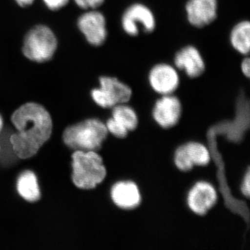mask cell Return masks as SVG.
Masks as SVG:
<instances>
[{
  "label": "cell",
  "instance_id": "10",
  "mask_svg": "<svg viewBox=\"0 0 250 250\" xmlns=\"http://www.w3.org/2000/svg\"><path fill=\"white\" fill-rule=\"evenodd\" d=\"M218 193L215 188L205 181H200L192 186L187 195V205L192 213L207 214L218 201Z\"/></svg>",
  "mask_w": 250,
  "mask_h": 250
},
{
  "label": "cell",
  "instance_id": "20",
  "mask_svg": "<svg viewBox=\"0 0 250 250\" xmlns=\"http://www.w3.org/2000/svg\"><path fill=\"white\" fill-rule=\"evenodd\" d=\"M77 6L83 9H96L104 3L105 0H75Z\"/></svg>",
  "mask_w": 250,
  "mask_h": 250
},
{
  "label": "cell",
  "instance_id": "24",
  "mask_svg": "<svg viewBox=\"0 0 250 250\" xmlns=\"http://www.w3.org/2000/svg\"><path fill=\"white\" fill-rule=\"evenodd\" d=\"M16 1L18 5L22 6V7H24V6H29V5L32 4L34 0H16Z\"/></svg>",
  "mask_w": 250,
  "mask_h": 250
},
{
  "label": "cell",
  "instance_id": "13",
  "mask_svg": "<svg viewBox=\"0 0 250 250\" xmlns=\"http://www.w3.org/2000/svg\"><path fill=\"white\" fill-rule=\"evenodd\" d=\"M110 196L113 203L121 209H134L141 202L139 187L132 181H120L113 184Z\"/></svg>",
  "mask_w": 250,
  "mask_h": 250
},
{
  "label": "cell",
  "instance_id": "12",
  "mask_svg": "<svg viewBox=\"0 0 250 250\" xmlns=\"http://www.w3.org/2000/svg\"><path fill=\"white\" fill-rule=\"evenodd\" d=\"M173 65L188 78L196 79L205 72L206 62L200 51L195 46L188 45L174 54Z\"/></svg>",
  "mask_w": 250,
  "mask_h": 250
},
{
  "label": "cell",
  "instance_id": "25",
  "mask_svg": "<svg viewBox=\"0 0 250 250\" xmlns=\"http://www.w3.org/2000/svg\"><path fill=\"white\" fill-rule=\"evenodd\" d=\"M4 119H3V117L1 116V115L0 114V134H1V131H2L3 128H4Z\"/></svg>",
  "mask_w": 250,
  "mask_h": 250
},
{
  "label": "cell",
  "instance_id": "1",
  "mask_svg": "<svg viewBox=\"0 0 250 250\" xmlns=\"http://www.w3.org/2000/svg\"><path fill=\"white\" fill-rule=\"evenodd\" d=\"M10 120L16 131L10 135L9 143L20 160L34 157L52 137L53 120L48 110L40 104H23L11 113Z\"/></svg>",
  "mask_w": 250,
  "mask_h": 250
},
{
  "label": "cell",
  "instance_id": "22",
  "mask_svg": "<svg viewBox=\"0 0 250 250\" xmlns=\"http://www.w3.org/2000/svg\"><path fill=\"white\" fill-rule=\"evenodd\" d=\"M46 6L52 11L62 9L68 3L69 0H43Z\"/></svg>",
  "mask_w": 250,
  "mask_h": 250
},
{
  "label": "cell",
  "instance_id": "6",
  "mask_svg": "<svg viewBox=\"0 0 250 250\" xmlns=\"http://www.w3.org/2000/svg\"><path fill=\"white\" fill-rule=\"evenodd\" d=\"M121 24L125 34L131 37H136L141 32L151 34L156 29V16L147 5L133 3L122 15Z\"/></svg>",
  "mask_w": 250,
  "mask_h": 250
},
{
  "label": "cell",
  "instance_id": "15",
  "mask_svg": "<svg viewBox=\"0 0 250 250\" xmlns=\"http://www.w3.org/2000/svg\"><path fill=\"white\" fill-rule=\"evenodd\" d=\"M229 42L237 53L249 55L250 50V22L249 21H239L229 33Z\"/></svg>",
  "mask_w": 250,
  "mask_h": 250
},
{
  "label": "cell",
  "instance_id": "2",
  "mask_svg": "<svg viewBox=\"0 0 250 250\" xmlns=\"http://www.w3.org/2000/svg\"><path fill=\"white\" fill-rule=\"evenodd\" d=\"M106 125L96 118H85L62 130V142L70 151L98 152L108 136Z\"/></svg>",
  "mask_w": 250,
  "mask_h": 250
},
{
  "label": "cell",
  "instance_id": "23",
  "mask_svg": "<svg viewBox=\"0 0 250 250\" xmlns=\"http://www.w3.org/2000/svg\"><path fill=\"white\" fill-rule=\"evenodd\" d=\"M241 70L243 76L249 79L250 77V59L249 55L244 56L241 63Z\"/></svg>",
  "mask_w": 250,
  "mask_h": 250
},
{
  "label": "cell",
  "instance_id": "5",
  "mask_svg": "<svg viewBox=\"0 0 250 250\" xmlns=\"http://www.w3.org/2000/svg\"><path fill=\"white\" fill-rule=\"evenodd\" d=\"M133 94L132 88L117 77L102 76L99 78V86L91 90L90 97L99 107L111 109L118 104L129 103Z\"/></svg>",
  "mask_w": 250,
  "mask_h": 250
},
{
  "label": "cell",
  "instance_id": "26",
  "mask_svg": "<svg viewBox=\"0 0 250 250\" xmlns=\"http://www.w3.org/2000/svg\"><path fill=\"white\" fill-rule=\"evenodd\" d=\"M0 152H1V146H0Z\"/></svg>",
  "mask_w": 250,
  "mask_h": 250
},
{
  "label": "cell",
  "instance_id": "21",
  "mask_svg": "<svg viewBox=\"0 0 250 250\" xmlns=\"http://www.w3.org/2000/svg\"><path fill=\"white\" fill-rule=\"evenodd\" d=\"M241 190L242 194L246 198L250 199V170L245 174L241 182Z\"/></svg>",
  "mask_w": 250,
  "mask_h": 250
},
{
  "label": "cell",
  "instance_id": "19",
  "mask_svg": "<svg viewBox=\"0 0 250 250\" xmlns=\"http://www.w3.org/2000/svg\"><path fill=\"white\" fill-rule=\"evenodd\" d=\"M106 128L108 131V134L118 138V139H123L127 136L129 131L124 127L121 124L115 121L112 117L106 120L105 122Z\"/></svg>",
  "mask_w": 250,
  "mask_h": 250
},
{
  "label": "cell",
  "instance_id": "9",
  "mask_svg": "<svg viewBox=\"0 0 250 250\" xmlns=\"http://www.w3.org/2000/svg\"><path fill=\"white\" fill-rule=\"evenodd\" d=\"M79 29L90 45H103L107 39L106 20L103 14L95 9L82 15L78 19Z\"/></svg>",
  "mask_w": 250,
  "mask_h": 250
},
{
  "label": "cell",
  "instance_id": "14",
  "mask_svg": "<svg viewBox=\"0 0 250 250\" xmlns=\"http://www.w3.org/2000/svg\"><path fill=\"white\" fill-rule=\"evenodd\" d=\"M16 190L18 195L29 204H34L41 200L42 193L39 178L30 170L23 171L16 180Z\"/></svg>",
  "mask_w": 250,
  "mask_h": 250
},
{
  "label": "cell",
  "instance_id": "3",
  "mask_svg": "<svg viewBox=\"0 0 250 250\" xmlns=\"http://www.w3.org/2000/svg\"><path fill=\"white\" fill-rule=\"evenodd\" d=\"M72 183L80 190H92L104 180L103 159L93 151H75L71 154Z\"/></svg>",
  "mask_w": 250,
  "mask_h": 250
},
{
  "label": "cell",
  "instance_id": "7",
  "mask_svg": "<svg viewBox=\"0 0 250 250\" xmlns=\"http://www.w3.org/2000/svg\"><path fill=\"white\" fill-rule=\"evenodd\" d=\"M147 82L153 93L159 96L177 93L181 84L179 71L174 65L159 62L151 67Z\"/></svg>",
  "mask_w": 250,
  "mask_h": 250
},
{
  "label": "cell",
  "instance_id": "11",
  "mask_svg": "<svg viewBox=\"0 0 250 250\" xmlns=\"http://www.w3.org/2000/svg\"><path fill=\"white\" fill-rule=\"evenodd\" d=\"M218 0H187L185 12L188 22L195 28L210 25L218 18Z\"/></svg>",
  "mask_w": 250,
  "mask_h": 250
},
{
  "label": "cell",
  "instance_id": "17",
  "mask_svg": "<svg viewBox=\"0 0 250 250\" xmlns=\"http://www.w3.org/2000/svg\"><path fill=\"white\" fill-rule=\"evenodd\" d=\"M189 159L194 166L208 165L211 161L208 148L201 143L188 142L184 144Z\"/></svg>",
  "mask_w": 250,
  "mask_h": 250
},
{
  "label": "cell",
  "instance_id": "18",
  "mask_svg": "<svg viewBox=\"0 0 250 250\" xmlns=\"http://www.w3.org/2000/svg\"><path fill=\"white\" fill-rule=\"evenodd\" d=\"M174 163L176 167L183 172L191 170L195 167L189 159L184 144L176 149L174 155Z\"/></svg>",
  "mask_w": 250,
  "mask_h": 250
},
{
  "label": "cell",
  "instance_id": "4",
  "mask_svg": "<svg viewBox=\"0 0 250 250\" xmlns=\"http://www.w3.org/2000/svg\"><path fill=\"white\" fill-rule=\"evenodd\" d=\"M57 39L53 31L45 25H37L24 38L22 52L29 60L38 62H48L57 48Z\"/></svg>",
  "mask_w": 250,
  "mask_h": 250
},
{
  "label": "cell",
  "instance_id": "16",
  "mask_svg": "<svg viewBox=\"0 0 250 250\" xmlns=\"http://www.w3.org/2000/svg\"><path fill=\"white\" fill-rule=\"evenodd\" d=\"M112 118L129 131L136 129L139 123L137 113L128 103L118 104L111 108Z\"/></svg>",
  "mask_w": 250,
  "mask_h": 250
},
{
  "label": "cell",
  "instance_id": "8",
  "mask_svg": "<svg viewBox=\"0 0 250 250\" xmlns=\"http://www.w3.org/2000/svg\"><path fill=\"white\" fill-rule=\"evenodd\" d=\"M182 113V102L176 94L159 96L154 104L152 111L154 121L164 129L175 126Z\"/></svg>",
  "mask_w": 250,
  "mask_h": 250
}]
</instances>
